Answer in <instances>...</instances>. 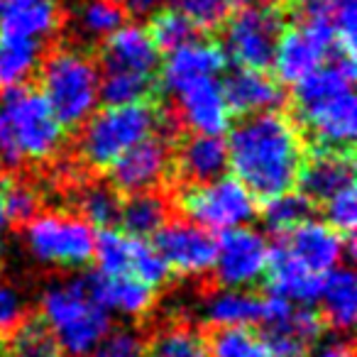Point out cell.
Returning <instances> with one entry per match:
<instances>
[{"label":"cell","mask_w":357,"mask_h":357,"mask_svg":"<svg viewBox=\"0 0 357 357\" xmlns=\"http://www.w3.org/2000/svg\"><path fill=\"white\" fill-rule=\"evenodd\" d=\"M306 142L289 110L240 118L228 139V169L255 199H272L296 186Z\"/></svg>","instance_id":"6da1fadb"},{"label":"cell","mask_w":357,"mask_h":357,"mask_svg":"<svg viewBox=\"0 0 357 357\" xmlns=\"http://www.w3.org/2000/svg\"><path fill=\"white\" fill-rule=\"evenodd\" d=\"M64 144V128L35 86L0 91V174L52 167Z\"/></svg>","instance_id":"7a4b0ae2"},{"label":"cell","mask_w":357,"mask_h":357,"mask_svg":"<svg viewBox=\"0 0 357 357\" xmlns=\"http://www.w3.org/2000/svg\"><path fill=\"white\" fill-rule=\"evenodd\" d=\"M154 132H164L178 139L184 128L178 125L172 108L159 103H130V105H105L93 113L74 135V157L84 172L100 174L128 152L139 139Z\"/></svg>","instance_id":"3957f363"},{"label":"cell","mask_w":357,"mask_h":357,"mask_svg":"<svg viewBox=\"0 0 357 357\" xmlns=\"http://www.w3.org/2000/svg\"><path fill=\"white\" fill-rule=\"evenodd\" d=\"M37 84L66 135H74L96 113L100 71L91 52L66 42L47 47L37 66Z\"/></svg>","instance_id":"277c9868"},{"label":"cell","mask_w":357,"mask_h":357,"mask_svg":"<svg viewBox=\"0 0 357 357\" xmlns=\"http://www.w3.org/2000/svg\"><path fill=\"white\" fill-rule=\"evenodd\" d=\"M40 316L52 328L64 357H86L110 333V313L86 294L81 277L47 289Z\"/></svg>","instance_id":"5b68a950"},{"label":"cell","mask_w":357,"mask_h":357,"mask_svg":"<svg viewBox=\"0 0 357 357\" xmlns=\"http://www.w3.org/2000/svg\"><path fill=\"white\" fill-rule=\"evenodd\" d=\"M176 215L196 223L208 233H225L257 218L259 204L235 176H220L206 184L169 189Z\"/></svg>","instance_id":"8992f818"},{"label":"cell","mask_w":357,"mask_h":357,"mask_svg":"<svg viewBox=\"0 0 357 357\" xmlns=\"http://www.w3.org/2000/svg\"><path fill=\"white\" fill-rule=\"evenodd\" d=\"M289 22L291 15L274 3L243 6L225 20L220 47L240 69L267 71V66H272L279 35Z\"/></svg>","instance_id":"52a82bcc"},{"label":"cell","mask_w":357,"mask_h":357,"mask_svg":"<svg viewBox=\"0 0 357 357\" xmlns=\"http://www.w3.org/2000/svg\"><path fill=\"white\" fill-rule=\"evenodd\" d=\"M333 56H340L333 22L321 15H301V22H289L279 35L272 56L274 79L298 84Z\"/></svg>","instance_id":"ba28073f"},{"label":"cell","mask_w":357,"mask_h":357,"mask_svg":"<svg viewBox=\"0 0 357 357\" xmlns=\"http://www.w3.org/2000/svg\"><path fill=\"white\" fill-rule=\"evenodd\" d=\"M27 248L40 262L79 269L93 259V228L71 213H40L25 225Z\"/></svg>","instance_id":"9c48e42d"},{"label":"cell","mask_w":357,"mask_h":357,"mask_svg":"<svg viewBox=\"0 0 357 357\" xmlns=\"http://www.w3.org/2000/svg\"><path fill=\"white\" fill-rule=\"evenodd\" d=\"M174 142L176 139L164 132H154L139 139L105 169V178L120 196L167 189L172 186Z\"/></svg>","instance_id":"30bf717a"},{"label":"cell","mask_w":357,"mask_h":357,"mask_svg":"<svg viewBox=\"0 0 357 357\" xmlns=\"http://www.w3.org/2000/svg\"><path fill=\"white\" fill-rule=\"evenodd\" d=\"M267 259L269 243L259 230L245 225L225 230L220 240H215L211 289H255L264 279Z\"/></svg>","instance_id":"8fae6325"},{"label":"cell","mask_w":357,"mask_h":357,"mask_svg":"<svg viewBox=\"0 0 357 357\" xmlns=\"http://www.w3.org/2000/svg\"><path fill=\"white\" fill-rule=\"evenodd\" d=\"M326 321L316 306H294L282 296H264V342L277 357H308L326 333Z\"/></svg>","instance_id":"7c38bea8"},{"label":"cell","mask_w":357,"mask_h":357,"mask_svg":"<svg viewBox=\"0 0 357 357\" xmlns=\"http://www.w3.org/2000/svg\"><path fill=\"white\" fill-rule=\"evenodd\" d=\"M152 245L162 255L174 277H206L211 284V269L215 262V238L208 230L174 213L157 230Z\"/></svg>","instance_id":"4fadbf2b"},{"label":"cell","mask_w":357,"mask_h":357,"mask_svg":"<svg viewBox=\"0 0 357 357\" xmlns=\"http://www.w3.org/2000/svg\"><path fill=\"white\" fill-rule=\"evenodd\" d=\"M355 184V149L306 144L303 162L298 169L296 186L316 208H321L331 196Z\"/></svg>","instance_id":"5bb4252c"},{"label":"cell","mask_w":357,"mask_h":357,"mask_svg":"<svg viewBox=\"0 0 357 357\" xmlns=\"http://www.w3.org/2000/svg\"><path fill=\"white\" fill-rule=\"evenodd\" d=\"M176 100V115L178 125L184 132H199V135H223L230 128V113L225 105L220 81L215 76H199L189 79L169 89Z\"/></svg>","instance_id":"9a60e30c"},{"label":"cell","mask_w":357,"mask_h":357,"mask_svg":"<svg viewBox=\"0 0 357 357\" xmlns=\"http://www.w3.org/2000/svg\"><path fill=\"white\" fill-rule=\"evenodd\" d=\"M228 172V142L223 135L184 132L174 142V186L206 184Z\"/></svg>","instance_id":"2e32d148"},{"label":"cell","mask_w":357,"mask_h":357,"mask_svg":"<svg viewBox=\"0 0 357 357\" xmlns=\"http://www.w3.org/2000/svg\"><path fill=\"white\" fill-rule=\"evenodd\" d=\"M128 17L130 13L120 0H76L74 8L64 13L61 32H66V45L96 54V50L120 30Z\"/></svg>","instance_id":"e0dca14e"},{"label":"cell","mask_w":357,"mask_h":357,"mask_svg":"<svg viewBox=\"0 0 357 357\" xmlns=\"http://www.w3.org/2000/svg\"><path fill=\"white\" fill-rule=\"evenodd\" d=\"M96 61L103 71H128V74L159 76L162 54L147 30L139 25H123L96 50Z\"/></svg>","instance_id":"ac0fdd59"},{"label":"cell","mask_w":357,"mask_h":357,"mask_svg":"<svg viewBox=\"0 0 357 357\" xmlns=\"http://www.w3.org/2000/svg\"><path fill=\"white\" fill-rule=\"evenodd\" d=\"M228 113L235 118H248V115L267 113V110H282L287 103L282 84L267 71L257 69H235L220 84Z\"/></svg>","instance_id":"d6986e66"},{"label":"cell","mask_w":357,"mask_h":357,"mask_svg":"<svg viewBox=\"0 0 357 357\" xmlns=\"http://www.w3.org/2000/svg\"><path fill=\"white\" fill-rule=\"evenodd\" d=\"M345 240L347 238L335 233L328 223L308 218L294 230H289L287 235L277 238V243L311 272L328 274L340 262L345 252Z\"/></svg>","instance_id":"ffe728a7"},{"label":"cell","mask_w":357,"mask_h":357,"mask_svg":"<svg viewBox=\"0 0 357 357\" xmlns=\"http://www.w3.org/2000/svg\"><path fill=\"white\" fill-rule=\"evenodd\" d=\"M86 294L105 311H120L123 316L142 318L154 308L157 291L132 274H120L108 277L103 272H86L81 277Z\"/></svg>","instance_id":"44dd1931"},{"label":"cell","mask_w":357,"mask_h":357,"mask_svg":"<svg viewBox=\"0 0 357 357\" xmlns=\"http://www.w3.org/2000/svg\"><path fill=\"white\" fill-rule=\"evenodd\" d=\"M323 279H326V274L311 272L308 267H303L279 243L269 248L267 272H264L269 294L298 303V306H316L323 291Z\"/></svg>","instance_id":"7402d4cb"},{"label":"cell","mask_w":357,"mask_h":357,"mask_svg":"<svg viewBox=\"0 0 357 357\" xmlns=\"http://www.w3.org/2000/svg\"><path fill=\"white\" fill-rule=\"evenodd\" d=\"M64 10L56 0H8L0 13V37L3 40H32L42 42L61 30Z\"/></svg>","instance_id":"603a6c76"},{"label":"cell","mask_w":357,"mask_h":357,"mask_svg":"<svg viewBox=\"0 0 357 357\" xmlns=\"http://www.w3.org/2000/svg\"><path fill=\"white\" fill-rule=\"evenodd\" d=\"M225 61H228V56H225L218 40L189 42V45L167 54V61L159 69L162 89L169 91L181 81L199 79V76H215L225 69Z\"/></svg>","instance_id":"cb8c5ba5"},{"label":"cell","mask_w":357,"mask_h":357,"mask_svg":"<svg viewBox=\"0 0 357 357\" xmlns=\"http://www.w3.org/2000/svg\"><path fill=\"white\" fill-rule=\"evenodd\" d=\"M206 323L215 328L262 326L264 296L252 289H208L204 301Z\"/></svg>","instance_id":"d4e9b609"},{"label":"cell","mask_w":357,"mask_h":357,"mask_svg":"<svg viewBox=\"0 0 357 357\" xmlns=\"http://www.w3.org/2000/svg\"><path fill=\"white\" fill-rule=\"evenodd\" d=\"M174 215L169 189L144 191V194L123 196V208H120L118 225L125 235L137 240L154 238L157 230Z\"/></svg>","instance_id":"484cf974"},{"label":"cell","mask_w":357,"mask_h":357,"mask_svg":"<svg viewBox=\"0 0 357 357\" xmlns=\"http://www.w3.org/2000/svg\"><path fill=\"white\" fill-rule=\"evenodd\" d=\"M318 301L323 303L318 311L328 328L350 331L357 316V282L352 269H331L323 279V291Z\"/></svg>","instance_id":"4316f807"},{"label":"cell","mask_w":357,"mask_h":357,"mask_svg":"<svg viewBox=\"0 0 357 357\" xmlns=\"http://www.w3.org/2000/svg\"><path fill=\"white\" fill-rule=\"evenodd\" d=\"M144 357H208V350L201 328L184 318H172L164 326L147 331Z\"/></svg>","instance_id":"83f0119b"},{"label":"cell","mask_w":357,"mask_h":357,"mask_svg":"<svg viewBox=\"0 0 357 357\" xmlns=\"http://www.w3.org/2000/svg\"><path fill=\"white\" fill-rule=\"evenodd\" d=\"M162 79L128 71H103L98 84V98L105 105L130 103H159L162 100Z\"/></svg>","instance_id":"f1b7e54d"},{"label":"cell","mask_w":357,"mask_h":357,"mask_svg":"<svg viewBox=\"0 0 357 357\" xmlns=\"http://www.w3.org/2000/svg\"><path fill=\"white\" fill-rule=\"evenodd\" d=\"M3 357H64L52 328L40 313H27L25 321L0 340Z\"/></svg>","instance_id":"f546056e"},{"label":"cell","mask_w":357,"mask_h":357,"mask_svg":"<svg viewBox=\"0 0 357 357\" xmlns=\"http://www.w3.org/2000/svg\"><path fill=\"white\" fill-rule=\"evenodd\" d=\"M204 340L208 357H277L257 328L250 326H228L215 328L206 326Z\"/></svg>","instance_id":"4dcf8cb0"},{"label":"cell","mask_w":357,"mask_h":357,"mask_svg":"<svg viewBox=\"0 0 357 357\" xmlns=\"http://www.w3.org/2000/svg\"><path fill=\"white\" fill-rule=\"evenodd\" d=\"M313 211H316V206L303 194H298L296 189H291L279 196H272V199H264L257 215L262 218L264 228H267L274 238H282L289 230H294L296 225H301L303 220L311 218Z\"/></svg>","instance_id":"1f68e13d"},{"label":"cell","mask_w":357,"mask_h":357,"mask_svg":"<svg viewBox=\"0 0 357 357\" xmlns=\"http://www.w3.org/2000/svg\"><path fill=\"white\" fill-rule=\"evenodd\" d=\"M144 30H147L149 40L154 42L159 54H169V52L189 45V42L201 40V35H204L178 8H159V10H154L152 17H149V25Z\"/></svg>","instance_id":"d6a6232c"},{"label":"cell","mask_w":357,"mask_h":357,"mask_svg":"<svg viewBox=\"0 0 357 357\" xmlns=\"http://www.w3.org/2000/svg\"><path fill=\"white\" fill-rule=\"evenodd\" d=\"M45 191L40 184L30 181L25 174H8L6 176V211L8 223L25 228L32 218L42 213Z\"/></svg>","instance_id":"836d02e7"},{"label":"cell","mask_w":357,"mask_h":357,"mask_svg":"<svg viewBox=\"0 0 357 357\" xmlns=\"http://www.w3.org/2000/svg\"><path fill=\"white\" fill-rule=\"evenodd\" d=\"M130 245L132 238L118 228H103L93 238V255L98 262V272L108 277L130 274Z\"/></svg>","instance_id":"e575fe53"},{"label":"cell","mask_w":357,"mask_h":357,"mask_svg":"<svg viewBox=\"0 0 357 357\" xmlns=\"http://www.w3.org/2000/svg\"><path fill=\"white\" fill-rule=\"evenodd\" d=\"M130 274L147 287H152L154 291L167 287L174 279L172 269L167 267L162 255L154 250V245L137 238H132V245H130Z\"/></svg>","instance_id":"d590c367"},{"label":"cell","mask_w":357,"mask_h":357,"mask_svg":"<svg viewBox=\"0 0 357 357\" xmlns=\"http://www.w3.org/2000/svg\"><path fill=\"white\" fill-rule=\"evenodd\" d=\"M174 8L184 13L201 32H213L225 25L235 10V0H176Z\"/></svg>","instance_id":"8d00e7d4"},{"label":"cell","mask_w":357,"mask_h":357,"mask_svg":"<svg viewBox=\"0 0 357 357\" xmlns=\"http://www.w3.org/2000/svg\"><path fill=\"white\" fill-rule=\"evenodd\" d=\"M147 352V333L135 328L110 331L86 357H144Z\"/></svg>","instance_id":"74e56055"},{"label":"cell","mask_w":357,"mask_h":357,"mask_svg":"<svg viewBox=\"0 0 357 357\" xmlns=\"http://www.w3.org/2000/svg\"><path fill=\"white\" fill-rule=\"evenodd\" d=\"M321 211L326 213L328 225H331L335 233H340L342 238H352V235H355V223H357L355 184L345 186V189L337 191L335 196H331V199L321 206Z\"/></svg>","instance_id":"f35d334b"},{"label":"cell","mask_w":357,"mask_h":357,"mask_svg":"<svg viewBox=\"0 0 357 357\" xmlns=\"http://www.w3.org/2000/svg\"><path fill=\"white\" fill-rule=\"evenodd\" d=\"M30 313L22 294L13 284L0 282V340L8 337Z\"/></svg>","instance_id":"ab89813d"},{"label":"cell","mask_w":357,"mask_h":357,"mask_svg":"<svg viewBox=\"0 0 357 357\" xmlns=\"http://www.w3.org/2000/svg\"><path fill=\"white\" fill-rule=\"evenodd\" d=\"M347 6H355V0H303L301 3V15H321L333 22V17Z\"/></svg>","instance_id":"60d3db41"},{"label":"cell","mask_w":357,"mask_h":357,"mask_svg":"<svg viewBox=\"0 0 357 357\" xmlns=\"http://www.w3.org/2000/svg\"><path fill=\"white\" fill-rule=\"evenodd\" d=\"M313 357H355V350H352L350 340H333L323 345Z\"/></svg>","instance_id":"b9f144b4"},{"label":"cell","mask_w":357,"mask_h":357,"mask_svg":"<svg viewBox=\"0 0 357 357\" xmlns=\"http://www.w3.org/2000/svg\"><path fill=\"white\" fill-rule=\"evenodd\" d=\"M120 3L132 15V13H152L162 0H120Z\"/></svg>","instance_id":"7bdbcfd3"},{"label":"cell","mask_w":357,"mask_h":357,"mask_svg":"<svg viewBox=\"0 0 357 357\" xmlns=\"http://www.w3.org/2000/svg\"><path fill=\"white\" fill-rule=\"evenodd\" d=\"M6 176L8 174H0V230L8 225V211H6Z\"/></svg>","instance_id":"ee69618b"},{"label":"cell","mask_w":357,"mask_h":357,"mask_svg":"<svg viewBox=\"0 0 357 357\" xmlns=\"http://www.w3.org/2000/svg\"><path fill=\"white\" fill-rule=\"evenodd\" d=\"M274 6H279V8H284V10L291 15V20L298 15V10H301V3L303 0H272Z\"/></svg>","instance_id":"f6af8a7d"},{"label":"cell","mask_w":357,"mask_h":357,"mask_svg":"<svg viewBox=\"0 0 357 357\" xmlns=\"http://www.w3.org/2000/svg\"><path fill=\"white\" fill-rule=\"evenodd\" d=\"M262 6V3H272V0H235V6Z\"/></svg>","instance_id":"bcb514c9"},{"label":"cell","mask_w":357,"mask_h":357,"mask_svg":"<svg viewBox=\"0 0 357 357\" xmlns=\"http://www.w3.org/2000/svg\"><path fill=\"white\" fill-rule=\"evenodd\" d=\"M6 3H8V0H0V13H3V8H6Z\"/></svg>","instance_id":"7dc6e473"},{"label":"cell","mask_w":357,"mask_h":357,"mask_svg":"<svg viewBox=\"0 0 357 357\" xmlns=\"http://www.w3.org/2000/svg\"><path fill=\"white\" fill-rule=\"evenodd\" d=\"M0 267H3V245H0Z\"/></svg>","instance_id":"c3c4849f"},{"label":"cell","mask_w":357,"mask_h":357,"mask_svg":"<svg viewBox=\"0 0 357 357\" xmlns=\"http://www.w3.org/2000/svg\"><path fill=\"white\" fill-rule=\"evenodd\" d=\"M20 3H25V0H20Z\"/></svg>","instance_id":"681fc988"}]
</instances>
